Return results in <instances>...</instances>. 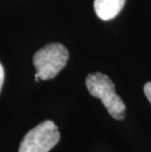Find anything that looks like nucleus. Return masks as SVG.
I'll return each mask as SVG.
<instances>
[{
	"mask_svg": "<svg viewBox=\"0 0 151 152\" xmlns=\"http://www.w3.org/2000/svg\"><path fill=\"white\" fill-rule=\"evenodd\" d=\"M85 86L93 97L99 98L108 113L116 120H123L126 115V106L115 91V86L108 76L102 73L89 74Z\"/></svg>",
	"mask_w": 151,
	"mask_h": 152,
	"instance_id": "f257e3e1",
	"label": "nucleus"
},
{
	"mask_svg": "<svg viewBox=\"0 0 151 152\" xmlns=\"http://www.w3.org/2000/svg\"><path fill=\"white\" fill-rule=\"evenodd\" d=\"M68 59L69 52L63 44H47L34 55L33 63L36 71L35 75L43 80L53 79L66 66Z\"/></svg>",
	"mask_w": 151,
	"mask_h": 152,
	"instance_id": "f03ea898",
	"label": "nucleus"
},
{
	"mask_svg": "<svg viewBox=\"0 0 151 152\" xmlns=\"http://www.w3.org/2000/svg\"><path fill=\"white\" fill-rule=\"evenodd\" d=\"M60 140V132L52 121H44L25 135L19 152H49Z\"/></svg>",
	"mask_w": 151,
	"mask_h": 152,
	"instance_id": "7ed1b4c3",
	"label": "nucleus"
},
{
	"mask_svg": "<svg viewBox=\"0 0 151 152\" xmlns=\"http://www.w3.org/2000/svg\"><path fill=\"white\" fill-rule=\"evenodd\" d=\"M126 0H94V11L102 21L112 20L119 15Z\"/></svg>",
	"mask_w": 151,
	"mask_h": 152,
	"instance_id": "20e7f679",
	"label": "nucleus"
},
{
	"mask_svg": "<svg viewBox=\"0 0 151 152\" xmlns=\"http://www.w3.org/2000/svg\"><path fill=\"white\" fill-rule=\"evenodd\" d=\"M143 89H144V93H145L147 99H148L149 102L151 103V82L145 83Z\"/></svg>",
	"mask_w": 151,
	"mask_h": 152,
	"instance_id": "39448f33",
	"label": "nucleus"
},
{
	"mask_svg": "<svg viewBox=\"0 0 151 152\" xmlns=\"http://www.w3.org/2000/svg\"><path fill=\"white\" fill-rule=\"evenodd\" d=\"M3 83H4V68H3L2 64L0 63V91H1Z\"/></svg>",
	"mask_w": 151,
	"mask_h": 152,
	"instance_id": "423d86ee",
	"label": "nucleus"
}]
</instances>
